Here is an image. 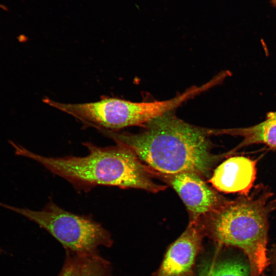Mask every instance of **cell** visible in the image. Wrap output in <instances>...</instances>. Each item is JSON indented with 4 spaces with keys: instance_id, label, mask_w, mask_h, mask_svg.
I'll list each match as a JSON object with an SVG mask.
<instances>
[{
    "instance_id": "7c38bea8",
    "label": "cell",
    "mask_w": 276,
    "mask_h": 276,
    "mask_svg": "<svg viewBox=\"0 0 276 276\" xmlns=\"http://www.w3.org/2000/svg\"><path fill=\"white\" fill-rule=\"evenodd\" d=\"M270 265L273 272H276V243L273 246L269 256Z\"/></svg>"
},
{
    "instance_id": "5b68a950",
    "label": "cell",
    "mask_w": 276,
    "mask_h": 276,
    "mask_svg": "<svg viewBox=\"0 0 276 276\" xmlns=\"http://www.w3.org/2000/svg\"><path fill=\"white\" fill-rule=\"evenodd\" d=\"M0 206L20 214L38 224L61 243L65 251L77 254L99 252L98 248L113 244L110 233L91 215L71 213L52 200L40 211L0 202Z\"/></svg>"
},
{
    "instance_id": "8992f818",
    "label": "cell",
    "mask_w": 276,
    "mask_h": 276,
    "mask_svg": "<svg viewBox=\"0 0 276 276\" xmlns=\"http://www.w3.org/2000/svg\"><path fill=\"white\" fill-rule=\"evenodd\" d=\"M202 229L198 221H190L182 234L168 248L153 276H195L196 260L202 249Z\"/></svg>"
},
{
    "instance_id": "52a82bcc",
    "label": "cell",
    "mask_w": 276,
    "mask_h": 276,
    "mask_svg": "<svg viewBox=\"0 0 276 276\" xmlns=\"http://www.w3.org/2000/svg\"><path fill=\"white\" fill-rule=\"evenodd\" d=\"M167 176L186 206L191 216L190 221H198L226 200L195 173L185 172Z\"/></svg>"
},
{
    "instance_id": "ba28073f",
    "label": "cell",
    "mask_w": 276,
    "mask_h": 276,
    "mask_svg": "<svg viewBox=\"0 0 276 276\" xmlns=\"http://www.w3.org/2000/svg\"><path fill=\"white\" fill-rule=\"evenodd\" d=\"M256 171L255 160L243 156H231L216 167L209 181L220 192L248 195Z\"/></svg>"
},
{
    "instance_id": "30bf717a",
    "label": "cell",
    "mask_w": 276,
    "mask_h": 276,
    "mask_svg": "<svg viewBox=\"0 0 276 276\" xmlns=\"http://www.w3.org/2000/svg\"><path fill=\"white\" fill-rule=\"evenodd\" d=\"M58 276H112V267L99 252L77 254L66 251L65 259Z\"/></svg>"
},
{
    "instance_id": "9c48e42d",
    "label": "cell",
    "mask_w": 276,
    "mask_h": 276,
    "mask_svg": "<svg viewBox=\"0 0 276 276\" xmlns=\"http://www.w3.org/2000/svg\"><path fill=\"white\" fill-rule=\"evenodd\" d=\"M250 268L245 256L217 251L204 258L197 267V276H249Z\"/></svg>"
},
{
    "instance_id": "4fadbf2b",
    "label": "cell",
    "mask_w": 276,
    "mask_h": 276,
    "mask_svg": "<svg viewBox=\"0 0 276 276\" xmlns=\"http://www.w3.org/2000/svg\"><path fill=\"white\" fill-rule=\"evenodd\" d=\"M268 276H276V272H272V273L270 275Z\"/></svg>"
},
{
    "instance_id": "7a4b0ae2",
    "label": "cell",
    "mask_w": 276,
    "mask_h": 276,
    "mask_svg": "<svg viewBox=\"0 0 276 276\" xmlns=\"http://www.w3.org/2000/svg\"><path fill=\"white\" fill-rule=\"evenodd\" d=\"M99 147L90 142L83 145L84 156L48 157L37 154L11 141L15 155L32 159L53 174L71 183L77 190L87 192L98 186L135 188L152 193L166 189L155 182L149 170L135 154L125 146Z\"/></svg>"
},
{
    "instance_id": "8fae6325",
    "label": "cell",
    "mask_w": 276,
    "mask_h": 276,
    "mask_svg": "<svg viewBox=\"0 0 276 276\" xmlns=\"http://www.w3.org/2000/svg\"><path fill=\"white\" fill-rule=\"evenodd\" d=\"M217 134L239 136L242 142L232 151L253 144H263L276 149V111L268 113L263 121L256 125L242 128L216 130Z\"/></svg>"
},
{
    "instance_id": "277c9868",
    "label": "cell",
    "mask_w": 276,
    "mask_h": 276,
    "mask_svg": "<svg viewBox=\"0 0 276 276\" xmlns=\"http://www.w3.org/2000/svg\"><path fill=\"white\" fill-rule=\"evenodd\" d=\"M43 101L74 117L87 127L115 131L130 126H143L152 120L174 110L178 106L175 98L140 102L108 97L79 104L63 103L48 98Z\"/></svg>"
},
{
    "instance_id": "3957f363",
    "label": "cell",
    "mask_w": 276,
    "mask_h": 276,
    "mask_svg": "<svg viewBox=\"0 0 276 276\" xmlns=\"http://www.w3.org/2000/svg\"><path fill=\"white\" fill-rule=\"evenodd\" d=\"M268 187L257 186L250 194L226 200L199 223L206 235L220 247H233L244 254L249 276H261L270 265L267 244L268 217L276 210V199Z\"/></svg>"
},
{
    "instance_id": "6da1fadb",
    "label": "cell",
    "mask_w": 276,
    "mask_h": 276,
    "mask_svg": "<svg viewBox=\"0 0 276 276\" xmlns=\"http://www.w3.org/2000/svg\"><path fill=\"white\" fill-rule=\"evenodd\" d=\"M169 111L145 124L138 133L99 130L133 152L153 170L167 175L182 172L209 176L220 158L211 152L212 130L191 125Z\"/></svg>"
},
{
    "instance_id": "5bb4252c",
    "label": "cell",
    "mask_w": 276,
    "mask_h": 276,
    "mask_svg": "<svg viewBox=\"0 0 276 276\" xmlns=\"http://www.w3.org/2000/svg\"><path fill=\"white\" fill-rule=\"evenodd\" d=\"M2 250L0 248V252H2Z\"/></svg>"
}]
</instances>
